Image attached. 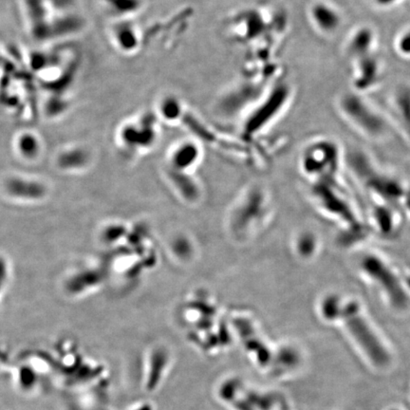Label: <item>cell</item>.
<instances>
[{
	"instance_id": "cell-1",
	"label": "cell",
	"mask_w": 410,
	"mask_h": 410,
	"mask_svg": "<svg viewBox=\"0 0 410 410\" xmlns=\"http://www.w3.org/2000/svg\"><path fill=\"white\" fill-rule=\"evenodd\" d=\"M157 114L143 112L124 121L116 133L120 147L128 153H143L155 147L160 136Z\"/></svg>"
},
{
	"instance_id": "cell-2",
	"label": "cell",
	"mask_w": 410,
	"mask_h": 410,
	"mask_svg": "<svg viewBox=\"0 0 410 410\" xmlns=\"http://www.w3.org/2000/svg\"><path fill=\"white\" fill-rule=\"evenodd\" d=\"M346 121L370 138H380L388 132V124L368 102L355 93H345L337 102Z\"/></svg>"
},
{
	"instance_id": "cell-3",
	"label": "cell",
	"mask_w": 410,
	"mask_h": 410,
	"mask_svg": "<svg viewBox=\"0 0 410 410\" xmlns=\"http://www.w3.org/2000/svg\"><path fill=\"white\" fill-rule=\"evenodd\" d=\"M292 91L287 84H276L268 89L246 118L243 130L246 136H253L262 132L273 123L285 109L291 99Z\"/></svg>"
},
{
	"instance_id": "cell-4",
	"label": "cell",
	"mask_w": 410,
	"mask_h": 410,
	"mask_svg": "<svg viewBox=\"0 0 410 410\" xmlns=\"http://www.w3.org/2000/svg\"><path fill=\"white\" fill-rule=\"evenodd\" d=\"M309 17L312 26L323 35L330 37L342 26V14L337 7L328 2H314L309 8Z\"/></svg>"
},
{
	"instance_id": "cell-5",
	"label": "cell",
	"mask_w": 410,
	"mask_h": 410,
	"mask_svg": "<svg viewBox=\"0 0 410 410\" xmlns=\"http://www.w3.org/2000/svg\"><path fill=\"white\" fill-rule=\"evenodd\" d=\"M109 35L115 47L122 53L130 55L140 47L139 30L130 19H117L110 27Z\"/></svg>"
},
{
	"instance_id": "cell-6",
	"label": "cell",
	"mask_w": 410,
	"mask_h": 410,
	"mask_svg": "<svg viewBox=\"0 0 410 410\" xmlns=\"http://www.w3.org/2000/svg\"><path fill=\"white\" fill-rule=\"evenodd\" d=\"M382 75V66L373 53L355 59L353 83L358 91L370 89L377 84Z\"/></svg>"
},
{
	"instance_id": "cell-7",
	"label": "cell",
	"mask_w": 410,
	"mask_h": 410,
	"mask_svg": "<svg viewBox=\"0 0 410 410\" xmlns=\"http://www.w3.org/2000/svg\"><path fill=\"white\" fill-rule=\"evenodd\" d=\"M199 159L198 143L194 141H181L171 150L169 153V168L175 171L191 168Z\"/></svg>"
},
{
	"instance_id": "cell-8",
	"label": "cell",
	"mask_w": 410,
	"mask_h": 410,
	"mask_svg": "<svg viewBox=\"0 0 410 410\" xmlns=\"http://www.w3.org/2000/svg\"><path fill=\"white\" fill-rule=\"evenodd\" d=\"M375 33L368 27H361L355 30L348 37L347 47L348 55L357 59L373 53L375 45Z\"/></svg>"
},
{
	"instance_id": "cell-9",
	"label": "cell",
	"mask_w": 410,
	"mask_h": 410,
	"mask_svg": "<svg viewBox=\"0 0 410 410\" xmlns=\"http://www.w3.org/2000/svg\"><path fill=\"white\" fill-rule=\"evenodd\" d=\"M91 151L77 145L64 150L58 156V166L65 169L82 168L91 161Z\"/></svg>"
},
{
	"instance_id": "cell-10",
	"label": "cell",
	"mask_w": 410,
	"mask_h": 410,
	"mask_svg": "<svg viewBox=\"0 0 410 410\" xmlns=\"http://www.w3.org/2000/svg\"><path fill=\"white\" fill-rule=\"evenodd\" d=\"M158 110L156 112L159 119L165 120L166 123L181 121L184 114L183 102L176 96H166L159 100Z\"/></svg>"
},
{
	"instance_id": "cell-11",
	"label": "cell",
	"mask_w": 410,
	"mask_h": 410,
	"mask_svg": "<svg viewBox=\"0 0 410 410\" xmlns=\"http://www.w3.org/2000/svg\"><path fill=\"white\" fill-rule=\"evenodd\" d=\"M100 2L118 19H130L143 5L142 0H100Z\"/></svg>"
},
{
	"instance_id": "cell-12",
	"label": "cell",
	"mask_w": 410,
	"mask_h": 410,
	"mask_svg": "<svg viewBox=\"0 0 410 410\" xmlns=\"http://www.w3.org/2000/svg\"><path fill=\"white\" fill-rule=\"evenodd\" d=\"M17 150L26 159H33L40 153L41 141L39 136L32 132H22L17 135Z\"/></svg>"
},
{
	"instance_id": "cell-13",
	"label": "cell",
	"mask_w": 410,
	"mask_h": 410,
	"mask_svg": "<svg viewBox=\"0 0 410 410\" xmlns=\"http://www.w3.org/2000/svg\"><path fill=\"white\" fill-rule=\"evenodd\" d=\"M10 191L15 195L25 197H37L41 194L42 188L37 184H30L24 179H14L9 184Z\"/></svg>"
},
{
	"instance_id": "cell-14",
	"label": "cell",
	"mask_w": 410,
	"mask_h": 410,
	"mask_svg": "<svg viewBox=\"0 0 410 410\" xmlns=\"http://www.w3.org/2000/svg\"><path fill=\"white\" fill-rule=\"evenodd\" d=\"M396 48L400 55L410 57V29L402 33L397 38Z\"/></svg>"
},
{
	"instance_id": "cell-15",
	"label": "cell",
	"mask_w": 410,
	"mask_h": 410,
	"mask_svg": "<svg viewBox=\"0 0 410 410\" xmlns=\"http://www.w3.org/2000/svg\"><path fill=\"white\" fill-rule=\"evenodd\" d=\"M374 3L380 8H389L399 3L401 0H373Z\"/></svg>"
}]
</instances>
